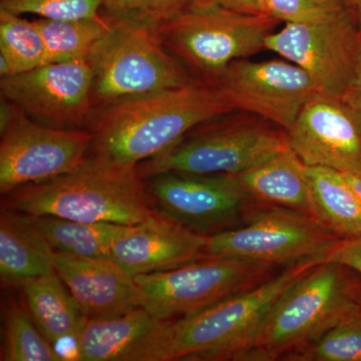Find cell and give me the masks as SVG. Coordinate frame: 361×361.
Wrapping results in <instances>:
<instances>
[{
    "mask_svg": "<svg viewBox=\"0 0 361 361\" xmlns=\"http://www.w3.org/2000/svg\"><path fill=\"white\" fill-rule=\"evenodd\" d=\"M233 111L219 92L193 82L96 108L90 153L123 166L140 165L175 146L201 123Z\"/></svg>",
    "mask_w": 361,
    "mask_h": 361,
    "instance_id": "1",
    "label": "cell"
},
{
    "mask_svg": "<svg viewBox=\"0 0 361 361\" xmlns=\"http://www.w3.org/2000/svg\"><path fill=\"white\" fill-rule=\"evenodd\" d=\"M1 207L33 216L129 226L164 216L137 166L120 165L92 153L70 173L2 195Z\"/></svg>",
    "mask_w": 361,
    "mask_h": 361,
    "instance_id": "2",
    "label": "cell"
},
{
    "mask_svg": "<svg viewBox=\"0 0 361 361\" xmlns=\"http://www.w3.org/2000/svg\"><path fill=\"white\" fill-rule=\"evenodd\" d=\"M355 273L336 262L313 268L278 299L241 360H286L337 323L360 312L361 286Z\"/></svg>",
    "mask_w": 361,
    "mask_h": 361,
    "instance_id": "3",
    "label": "cell"
},
{
    "mask_svg": "<svg viewBox=\"0 0 361 361\" xmlns=\"http://www.w3.org/2000/svg\"><path fill=\"white\" fill-rule=\"evenodd\" d=\"M323 261L324 253L291 263L251 290L173 322L171 361L241 360L278 299Z\"/></svg>",
    "mask_w": 361,
    "mask_h": 361,
    "instance_id": "4",
    "label": "cell"
},
{
    "mask_svg": "<svg viewBox=\"0 0 361 361\" xmlns=\"http://www.w3.org/2000/svg\"><path fill=\"white\" fill-rule=\"evenodd\" d=\"M279 23L265 13L190 1L158 35L196 82L214 87L232 61L264 51L266 39Z\"/></svg>",
    "mask_w": 361,
    "mask_h": 361,
    "instance_id": "5",
    "label": "cell"
},
{
    "mask_svg": "<svg viewBox=\"0 0 361 361\" xmlns=\"http://www.w3.org/2000/svg\"><path fill=\"white\" fill-rule=\"evenodd\" d=\"M234 111L201 123L175 146L142 161L144 179L167 172L234 175L289 148L288 135L260 116Z\"/></svg>",
    "mask_w": 361,
    "mask_h": 361,
    "instance_id": "6",
    "label": "cell"
},
{
    "mask_svg": "<svg viewBox=\"0 0 361 361\" xmlns=\"http://www.w3.org/2000/svg\"><path fill=\"white\" fill-rule=\"evenodd\" d=\"M109 20L110 30L87 59L96 108L198 82L166 49L159 35Z\"/></svg>",
    "mask_w": 361,
    "mask_h": 361,
    "instance_id": "7",
    "label": "cell"
},
{
    "mask_svg": "<svg viewBox=\"0 0 361 361\" xmlns=\"http://www.w3.org/2000/svg\"><path fill=\"white\" fill-rule=\"evenodd\" d=\"M0 106L1 196L70 173L90 155L94 142L90 130L45 127L4 97Z\"/></svg>",
    "mask_w": 361,
    "mask_h": 361,
    "instance_id": "8",
    "label": "cell"
},
{
    "mask_svg": "<svg viewBox=\"0 0 361 361\" xmlns=\"http://www.w3.org/2000/svg\"><path fill=\"white\" fill-rule=\"evenodd\" d=\"M278 266L231 258H201L175 269L139 275L144 308L161 319L184 317L264 283Z\"/></svg>",
    "mask_w": 361,
    "mask_h": 361,
    "instance_id": "9",
    "label": "cell"
},
{
    "mask_svg": "<svg viewBox=\"0 0 361 361\" xmlns=\"http://www.w3.org/2000/svg\"><path fill=\"white\" fill-rule=\"evenodd\" d=\"M341 239L310 216L267 206L247 224L207 236L202 258L282 266L313 257Z\"/></svg>",
    "mask_w": 361,
    "mask_h": 361,
    "instance_id": "10",
    "label": "cell"
},
{
    "mask_svg": "<svg viewBox=\"0 0 361 361\" xmlns=\"http://www.w3.org/2000/svg\"><path fill=\"white\" fill-rule=\"evenodd\" d=\"M146 180L161 213L204 236L241 227L267 207L231 175L167 172Z\"/></svg>",
    "mask_w": 361,
    "mask_h": 361,
    "instance_id": "11",
    "label": "cell"
},
{
    "mask_svg": "<svg viewBox=\"0 0 361 361\" xmlns=\"http://www.w3.org/2000/svg\"><path fill=\"white\" fill-rule=\"evenodd\" d=\"M265 47L300 66L320 92L342 99L361 56L355 8L320 23H286L267 37Z\"/></svg>",
    "mask_w": 361,
    "mask_h": 361,
    "instance_id": "12",
    "label": "cell"
},
{
    "mask_svg": "<svg viewBox=\"0 0 361 361\" xmlns=\"http://www.w3.org/2000/svg\"><path fill=\"white\" fill-rule=\"evenodd\" d=\"M0 94L33 122L61 130H87L94 118L89 61L51 63L1 78Z\"/></svg>",
    "mask_w": 361,
    "mask_h": 361,
    "instance_id": "13",
    "label": "cell"
},
{
    "mask_svg": "<svg viewBox=\"0 0 361 361\" xmlns=\"http://www.w3.org/2000/svg\"><path fill=\"white\" fill-rule=\"evenodd\" d=\"M214 89L233 111L260 116L288 132L317 92L305 71L287 59L232 61Z\"/></svg>",
    "mask_w": 361,
    "mask_h": 361,
    "instance_id": "14",
    "label": "cell"
},
{
    "mask_svg": "<svg viewBox=\"0 0 361 361\" xmlns=\"http://www.w3.org/2000/svg\"><path fill=\"white\" fill-rule=\"evenodd\" d=\"M287 135L289 146L308 167L344 172L361 166V122L341 97L317 92Z\"/></svg>",
    "mask_w": 361,
    "mask_h": 361,
    "instance_id": "15",
    "label": "cell"
},
{
    "mask_svg": "<svg viewBox=\"0 0 361 361\" xmlns=\"http://www.w3.org/2000/svg\"><path fill=\"white\" fill-rule=\"evenodd\" d=\"M172 323L144 307L110 319H87L75 341V360L171 361Z\"/></svg>",
    "mask_w": 361,
    "mask_h": 361,
    "instance_id": "16",
    "label": "cell"
},
{
    "mask_svg": "<svg viewBox=\"0 0 361 361\" xmlns=\"http://www.w3.org/2000/svg\"><path fill=\"white\" fill-rule=\"evenodd\" d=\"M54 266L87 319L118 317L146 303V295L135 278L115 261L56 251Z\"/></svg>",
    "mask_w": 361,
    "mask_h": 361,
    "instance_id": "17",
    "label": "cell"
},
{
    "mask_svg": "<svg viewBox=\"0 0 361 361\" xmlns=\"http://www.w3.org/2000/svg\"><path fill=\"white\" fill-rule=\"evenodd\" d=\"M207 236L164 214L160 220L133 226L116 240L111 260L130 276L175 269L202 258Z\"/></svg>",
    "mask_w": 361,
    "mask_h": 361,
    "instance_id": "18",
    "label": "cell"
},
{
    "mask_svg": "<svg viewBox=\"0 0 361 361\" xmlns=\"http://www.w3.org/2000/svg\"><path fill=\"white\" fill-rule=\"evenodd\" d=\"M54 249L32 215L1 207L0 280L4 288L56 273Z\"/></svg>",
    "mask_w": 361,
    "mask_h": 361,
    "instance_id": "19",
    "label": "cell"
},
{
    "mask_svg": "<svg viewBox=\"0 0 361 361\" xmlns=\"http://www.w3.org/2000/svg\"><path fill=\"white\" fill-rule=\"evenodd\" d=\"M231 176L259 203L290 209L311 217L307 166L290 147Z\"/></svg>",
    "mask_w": 361,
    "mask_h": 361,
    "instance_id": "20",
    "label": "cell"
},
{
    "mask_svg": "<svg viewBox=\"0 0 361 361\" xmlns=\"http://www.w3.org/2000/svg\"><path fill=\"white\" fill-rule=\"evenodd\" d=\"M26 306L42 334L52 345L77 341L87 317L56 273L20 287Z\"/></svg>",
    "mask_w": 361,
    "mask_h": 361,
    "instance_id": "21",
    "label": "cell"
},
{
    "mask_svg": "<svg viewBox=\"0 0 361 361\" xmlns=\"http://www.w3.org/2000/svg\"><path fill=\"white\" fill-rule=\"evenodd\" d=\"M311 217L338 238L361 236V200L336 169L308 167Z\"/></svg>",
    "mask_w": 361,
    "mask_h": 361,
    "instance_id": "22",
    "label": "cell"
},
{
    "mask_svg": "<svg viewBox=\"0 0 361 361\" xmlns=\"http://www.w3.org/2000/svg\"><path fill=\"white\" fill-rule=\"evenodd\" d=\"M33 218L54 251L85 258L111 260L114 244L133 227L116 223L82 222L54 216Z\"/></svg>",
    "mask_w": 361,
    "mask_h": 361,
    "instance_id": "23",
    "label": "cell"
},
{
    "mask_svg": "<svg viewBox=\"0 0 361 361\" xmlns=\"http://www.w3.org/2000/svg\"><path fill=\"white\" fill-rule=\"evenodd\" d=\"M0 360H65L37 327L23 297L8 295L2 300Z\"/></svg>",
    "mask_w": 361,
    "mask_h": 361,
    "instance_id": "24",
    "label": "cell"
},
{
    "mask_svg": "<svg viewBox=\"0 0 361 361\" xmlns=\"http://www.w3.org/2000/svg\"><path fill=\"white\" fill-rule=\"evenodd\" d=\"M32 20L47 44L49 63L87 61L111 28V20L104 14L78 20Z\"/></svg>",
    "mask_w": 361,
    "mask_h": 361,
    "instance_id": "25",
    "label": "cell"
},
{
    "mask_svg": "<svg viewBox=\"0 0 361 361\" xmlns=\"http://www.w3.org/2000/svg\"><path fill=\"white\" fill-rule=\"evenodd\" d=\"M49 63L44 37L33 20L0 11V75L11 77Z\"/></svg>",
    "mask_w": 361,
    "mask_h": 361,
    "instance_id": "26",
    "label": "cell"
},
{
    "mask_svg": "<svg viewBox=\"0 0 361 361\" xmlns=\"http://www.w3.org/2000/svg\"><path fill=\"white\" fill-rule=\"evenodd\" d=\"M286 360L361 361V311L337 323Z\"/></svg>",
    "mask_w": 361,
    "mask_h": 361,
    "instance_id": "27",
    "label": "cell"
},
{
    "mask_svg": "<svg viewBox=\"0 0 361 361\" xmlns=\"http://www.w3.org/2000/svg\"><path fill=\"white\" fill-rule=\"evenodd\" d=\"M191 0H101L102 14L134 27L157 33Z\"/></svg>",
    "mask_w": 361,
    "mask_h": 361,
    "instance_id": "28",
    "label": "cell"
},
{
    "mask_svg": "<svg viewBox=\"0 0 361 361\" xmlns=\"http://www.w3.org/2000/svg\"><path fill=\"white\" fill-rule=\"evenodd\" d=\"M0 11L18 16L32 14L45 20H78L102 16V2L101 0H0Z\"/></svg>",
    "mask_w": 361,
    "mask_h": 361,
    "instance_id": "29",
    "label": "cell"
},
{
    "mask_svg": "<svg viewBox=\"0 0 361 361\" xmlns=\"http://www.w3.org/2000/svg\"><path fill=\"white\" fill-rule=\"evenodd\" d=\"M263 8L279 21L312 23L331 20L355 6L349 0H263Z\"/></svg>",
    "mask_w": 361,
    "mask_h": 361,
    "instance_id": "30",
    "label": "cell"
},
{
    "mask_svg": "<svg viewBox=\"0 0 361 361\" xmlns=\"http://www.w3.org/2000/svg\"><path fill=\"white\" fill-rule=\"evenodd\" d=\"M324 262L339 263L361 276V236L337 240L324 252Z\"/></svg>",
    "mask_w": 361,
    "mask_h": 361,
    "instance_id": "31",
    "label": "cell"
},
{
    "mask_svg": "<svg viewBox=\"0 0 361 361\" xmlns=\"http://www.w3.org/2000/svg\"><path fill=\"white\" fill-rule=\"evenodd\" d=\"M191 1L216 4V6L226 7V8L244 13H265L260 0H191Z\"/></svg>",
    "mask_w": 361,
    "mask_h": 361,
    "instance_id": "32",
    "label": "cell"
},
{
    "mask_svg": "<svg viewBox=\"0 0 361 361\" xmlns=\"http://www.w3.org/2000/svg\"><path fill=\"white\" fill-rule=\"evenodd\" d=\"M342 99L353 109L361 122V56L355 78Z\"/></svg>",
    "mask_w": 361,
    "mask_h": 361,
    "instance_id": "33",
    "label": "cell"
},
{
    "mask_svg": "<svg viewBox=\"0 0 361 361\" xmlns=\"http://www.w3.org/2000/svg\"><path fill=\"white\" fill-rule=\"evenodd\" d=\"M341 173L348 186L353 190V192L360 197L361 200V166Z\"/></svg>",
    "mask_w": 361,
    "mask_h": 361,
    "instance_id": "34",
    "label": "cell"
},
{
    "mask_svg": "<svg viewBox=\"0 0 361 361\" xmlns=\"http://www.w3.org/2000/svg\"><path fill=\"white\" fill-rule=\"evenodd\" d=\"M356 20H357L358 27L361 33V0H355V4Z\"/></svg>",
    "mask_w": 361,
    "mask_h": 361,
    "instance_id": "35",
    "label": "cell"
},
{
    "mask_svg": "<svg viewBox=\"0 0 361 361\" xmlns=\"http://www.w3.org/2000/svg\"><path fill=\"white\" fill-rule=\"evenodd\" d=\"M350 1V4H353V6H355V0H349Z\"/></svg>",
    "mask_w": 361,
    "mask_h": 361,
    "instance_id": "36",
    "label": "cell"
},
{
    "mask_svg": "<svg viewBox=\"0 0 361 361\" xmlns=\"http://www.w3.org/2000/svg\"><path fill=\"white\" fill-rule=\"evenodd\" d=\"M260 1L262 2V4H263V0H260ZM263 9H264V8H263Z\"/></svg>",
    "mask_w": 361,
    "mask_h": 361,
    "instance_id": "37",
    "label": "cell"
}]
</instances>
